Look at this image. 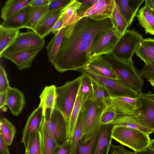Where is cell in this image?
Listing matches in <instances>:
<instances>
[{"instance_id":"obj_40","label":"cell","mask_w":154,"mask_h":154,"mask_svg":"<svg viewBox=\"0 0 154 154\" xmlns=\"http://www.w3.org/2000/svg\"><path fill=\"white\" fill-rule=\"evenodd\" d=\"M139 72L142 77L147 81L154 80V64H145Z\"/></svg>"},{"instance_id":"obj_23","label":"cell","mask_w":154,"mask_h":154,"mask_svg":"<svg viewBox=\"0 0 154 154\" xmlns=\"http://www.w3.org/2000/svg\"><path fill=\"white\" fill-rule=\"evenodd\" d=\"M56 87L54 85L46 86L40 95L39 106L42 108L44 116L47 109L55 108L57 97Z\"/></svg>"},{"instance_id":"obj_26","label":"cell","mask_w":154,"mask_h":154,"mask_svg":"<svg viewBox=\"0 0 154 154\" xmlns=\"http://www.w3.org/2000/svg\"><path fill=\"white\" fill-rule=\"evenodd\" d=\"M31 0H8L1 10V18L5 20L29 5Z\"/></svg>"},{"instance_id":"obj_17","label":"cell","mask_w":154,"mask_h":154,"mask_svg":"<svg viewBox=\"0 0 154 154\" xmlns=\"http://www.w3.org/2000/svg\"><path fill=\"white\" fill-rule=\"evenodd\" d=\"M144 0H115L121 14L128 23L131 25Z\"/></svg>"},{"instance_id":"obj_34","label":"cell","mask_w":154,"mask_h":154,"mask_svg":"<svg viewBox=\"0 0 154 154\" xmlns=\"http://www.w3.org/2000/svg\"><path fill=\"white\" fill-rule=\"evenodd\" d=\"M110 18L113 27L122 36L128 28V26L120 13L115 1L113 12Z\"/></svg>"},{"instance_id":"obj_44","label":"cell","mask_w":154,"mask_h":154,"mask_svg":"<svg viewBox=\"0 0 154 154\" xmlns=\"http://www.w3.org/2000/svg\"><path fill=\"white\" fill-rule=\"evenodd\" d=\"M82 4L77 11L78 15L87 11L97 1L96 0H79Z\"/></svg>"},{"instance_id":"obj_11","label":"cell","mask_w":154,"mask_h":154,"mask_svg":"<svg viewBox=\"0 0 154 154\" xmlns=\"http://www.w3.org/2000/svg\"><path fill=\"white\" fill-rule=\"evenodd\" d=\"M45 43L44 38L34 31L19 33L13 42L0 56L23 49L44 47Z\"/></svg>"},{"instance_id":"obj_3","label":"cell","mask_w":154,"mask_h":154,"mask_svg":"<svg viewBox=\"0 0 154 154\" xmlns=\"http://www.w3.org/2000/svg\"><path fill=\"white\" fill-rule=\"evenodd\" d=\"M149 135L137 130L114 125L110 134L112 139L134 152L143 151L146 148L151 140Z\"/></svg>"},{"instance_id":"obj_42","label":"cell","mask_w":154,"mask_h":154,"mask_svg":"<svg viewBox=\"0 0 154 154\" xmlns=\"http://www.w3.org/2000/svg\"><path fill=\"white\" fill-rule=\"evenodd\" d=\"M71 0H50L48 5V11L58 10L65 8Z\"/></svg>"},{"instance_id":"obj_49","label":"cell","mask_w":154,"mask_h":154,"mask_svg":"<svg viewBox=\"0 0 154 154\" xmlns=\"http://www.w3.org/2000/svg\"><path fill=\"white\" fill-rule=\"evenodd\" d=\"M8 145L0 135V154H10Z\"/></svg>"},{"instance_id":"obj_47","label":"cell","mask_w":154,"mask_h":154,"mask_svg":"<svg viewBox=\"0 0 154 154\" xmlns=\"http://www.w3.org/2000/svg\"><path fill=\"white\" fill-rule=\"evenodd\" d=\"M50 0H31L29 5L32 7H38L48 5Z\"/></svg>"},{"instance_id":"obj_54","label":"cell","mask_w":154,"mask_h":154,"mask_svg":"<svg viewBox=\"0 0 154 154\" xmlns=\"http://www.w3.org/2000/svg\"><path fill=\"white\" fill-rule=\"evenodd\" d=\"M110 154H118L117 153L114 151H111Z\"/></svg>"},{"instance_id":"obj_7","label":"cell","mask_w":154,"mask_h":154,"mask_svg":"<svg viewBox=\"0 0 154 154\" xmlns=\"http://www.w3.org/2000/svg\"><path fill=\"white\" fill-rule=\"evenodd\" d=\"M42 124L58 146L68 140V123L63 114L55 108L46 110Z\"/></svg>"},{"instance_id":"obj_1","label":"cell","mask_w":154,"mask_h":154,"mask_svg":"<svg viewBox=\"0 0 154 154\" xmlns=\"http://www.w3.org/2000/svg\"><path fill=\"white\" fill-rule=\"evenodd\" d=\"M112 27L108 18L101 20L88 17L66 27L62 42L52 64L60 73L76 70L87 65L92 59L91 50L94 41L100 32Z\"/></svg>"},{"instance_id":"obj_33","label":"cell","mask_w":154,"mask_h":154,"mask_svg":"<svg viewBox=\"0 0 154 154\" xmlns=\"http://www.w3.org/2000/svg\"><path fill=\"white\" fill-rule=\"evenodd\" d=\"M41 132L42 137V154H54L58 146L54 140L46 130L42 122Z\"/></svg>"},{"instance_id":"obj_35","label":"cell","mask_w":154,"mask_h":154,"mask_svg":"<svg viewBox=\"0 0 154 154\" xmlns=\"http://www.w3.org/2000/svg\"><path fill=\"white\" fill-rule=\"evenodd\" d=\"M25 152L27 154H42L41 131L35 133L32 136Z\"/></svg>"},{"instance_id":"obj_31","label":"cell","mask_w":154,"mask_h":154,"mask_svg":"<svg viewBox=\"0 0 154 154\" xmlns=\"http://www.w3.org/2000/svg\"><path fill=\"white\" fill-rule=\"evenodd\" d=\"M0 125V135L8 146L11 145L16 133L15 126L4 117L1 119Z\"/></svg>"},{"instance_id":"obj_18","label":"cell","mask_w":154,"mask_h":154,"mask_svg":"<svg viewBox=\"0 0 154 154\" xmlns=\"http://www.w3.org/2000/svg\"><path fill=\"white\" fill-rule=\"evenodd\" d=\"M114 125L111 124L100 126L93 154H108L112 143L111 130Z\"/></svg>"},{"instance_id":"obj_20","label":"cell","mask_w":154,"mask_h":154,"mask_svg":"<svg viewBox=\"0 0 154 154\" xmlns=\"http://www.w3.org/2000/svg\"><path fill=\"white\" fill-rule=\"evenodd\" d=\"M135 53L145 64H154V39H143L139 43Z\"/></svg>"},{"instance_id":"obj_55","label":"cell","mask_w":154,"mask_h":154,"mask_svg":"<svg viewBox=\"0 0 154 154\" xmlns=\"http://www.w3.org/2000/svg\"><path fill=\"white\" fill-rule=\"evenodd\" d=\"M150 9V8H149ZM150 11L152 13V14L153 15V16H154V11L151 10L150 9Z\"/></svg>"},{"instance_id":"obj_24","label":"cell","mask_w":154,"mask_h":154,"mask_svg":"<svg viewBox=\"0 0 154 154\" xmlns=\"http://www.w3.org/2000/svg\"><path fill=\"white\" fill-rule=\"evenodd\" d=\"M81 4L79 0H71L64 8L61 16L63 21V27L73 24L82 18L77 13Z\"/></svg>"},{"instance_id":"obj_6","label":"cell","mask_w":154,"mask_h":154,"mask_svg":"<svg viewBox=\"0 0 154 154\" xmlns=\"http://www.w3.org/2000/svg\"><path fill=\"white\" fill-rule=\"evenodd\" d=\"M105 106L103 102L87 101L82 109L83 112V134L80 142H87L100 126V119Z\"/></svg>"},{"instance_id":"obj_36","label":"cell","mask_w":154,"mask_h":154,"mask_svg":"<svg viewBox=\"0 0 154 154\" xmlns=\"http://www.w3.org/2000/svg\"><path fill=\"white\" fill-rule=\"evenodd\" d=\"M80 90L82 94V107L87 101L91 99L93 88L91 79L88 76L82 74Z\"/></svg>"},{"instance_id":"obj_45","label":"cell","mask_w":154,"mask_h":154,"mask_svg":"<svg viewBox=\"0 0 154 154\" xmlns=\"http://www.w3.org/2000/svg\"><path fill=\"white\" fill-rule=\"evenodd\" d=\"M71 143L68 140L61 146H57L54 154H69Z\"/></svg>"},{"instance_id":"obj_37","label":"cell","mask_w":154,"mask_h":154,"mask_svg":"<svg viewBox=\"0 0 154 154\" xmlns=\"http://www.w3.org/2000/svg\"><path fill=\"white\" fill-rule=\"evenodd\" d=\"M91 80L93 88L92 100L97 102H103L105 98L110 96L104 88L93 80L91 79Z\"/></svg>"},{"instance_id":"obj_27","label":"cell","mask_w":154,"mask_h":154,"mask_svg":"<svg viewBox=\"0 0 154 154\" xmlns=\"http://www.w3.org/2000/svg\"><path fill=\"white\" fill-rule=\"evenodd\" d=\"M19 30L0 25V56L13 42L20 33Z\"/></svg>"},{"instance_id":"obj_30","label":"cell","mask_w":154,"mask_h":154,"mask_svg":"<svg viewBox=\"0 0 154 154\" xmlns=\"http://www.w3.org/2000/svg\"><path fill=\"white\" fill-rule=\"evenodd\" d=\"M82 107V96L80 88L68 124L67 136L71 143L73 136L77 119Z\"/></svg>"},{"instance_id":"obj_48","label":"cell","mask_w":154,"mask_h":154,"mask_svg":"<svg viewBox=\"0 0 154 154\" xmlns=\"http://www.w3.org/2000/svg\"><path fill=\"white\" fill-rule=\"evenodd\" d=\"M63 26V20L61 17L54 24L51 29L50 33H52L53 34H56L62 28Z\"/></svg>"},{"instance_id":"obj_46","label":"cell","mask_w":154,"mask_h":154,"mask_svg":"<svg viewBox=\"0 0 154 154\" xmlns=\"http://www.w3.org/2000/svg\"><path fill=\"white\" fill-rule=\"evenodd\" d=\"M134 154H154V139L151 140L146 148L143 150L134 152Z\"/></svg>"},{"instance_id":"obj_22","label":"cell","mask_w":154,"mask_h":154,"mask_svg":"<svg viewBox=\"0 0 154 154\" xmlns=\"http://www.w3.org/2000/svg\"><path fill=\"white\" fill-rule=\"evenodd\" d=\"M146 34L154 35V16L146 3L138 11L136 16Z\"/></svg>"},{"instance_id":"obj_2","label":"cell","mask_w":154,"mask_h":154,"mask_svg":"<svg viewBox=\"0 0 154 154\" xmlns=\"http://www.w3.org/2000/svg\"><path fill=\"white\" fill-rule=\"evenodd\" d=\"M99 57L114 71L119 80L131 86L138 95L142 93L143 79L139 71L134 66L132 60L120 59L110 53Z\"/></svg>"},{"instance_id":"obj_39","label":"cell","mask_w":154,"mask_h":154,"mask_svg":"<svg viewBox=\"0 0 154 154\" xmlns=\"http://www.w3.org/2000/svg\"><path fill=\"white\" fill-rule=\"evenodd\" d=\"M116 112L113 109L105 106L101 117L100 125L112 124L116 118Z\"/></svg>"},{"instance_id":"obj_19","label":"cell","mask_w":154,"mask_h":154,"mask_svg":"<svg viewBox=\"0 0 154 154\" xmlns=\"http://www.w3.org/2000/svg\"><path fill=\"white\" fill-rule=\"evenodd\" d=\"M6 105L14 116H17L21 113L25 104L24 95L18 89L11 87L7 91Z\"/></svg>"},{"instance_id":"obj_29","label":"cell","mask_w":154,"mask_h":154,"mask_svg":"<svg viewBox=\"0 0 154 154\" xmlns=\"http://www.w3.org/2000/svg\"><path fill=\"white\" fill-rule=\"evenodd\" d=\"M66 27H63L55 34L47 45L46 49L48 61L54 63L59 52L64 36Z\"/></svg>"},{"instance_id":"obj_9","label":"cell","mask_w":154,"mask_h":154,"mask_svg":"<svg viewBox=\"0 0 154 154\" xmlns=\"http://www.w3.org/2000/svg\"><path fill=\"white\" fill-rule=\"evenodd\" d=\"M143 39L142 35L135 29H127L110 54L120 59L132 60L133 54Z\"/></svg>"},{"instance_id":"obj_21","label":"cell","mask_w":154,"mask_h":154,"mask_svg":"<svg viewBox=\"0 0 154 154\" xmlns=\"http://www.w3.org/2000/svg\"><path fill=\"white\" fill-rule=\"evenodd\" d=\"M86 65L92 71L97 75L118 80V77L114 71L100 57L92 59Z\"/></svg>"},{"instance_id":"obj_10","label":"cell","mask_w":154,"mask_h":154,"mask_svg":"<svg viewBox=\"0 0 154 154\" xmlns=\"http://www.w3.org/2000/svg\"><path fill=\"white\" fill-rule=\"evenodd\" d=\"M121 36L113 27L100 33L94 38L92 45V59L111 53Z\"/></svg>"},{"instance_id":"obj_51","label":"cell","mask_w":154,"mask_h":154,"mask_svg":"<svg viewBox=\"0 0 154 154\" xmlns=\"http://www.w3.org/2000/svg\"><path fill=\"white\" fill-rule=\"evenodd\" d=\"M138 97L145 98L154 102V94L150 92H148L146 94L142 93L138 95Z\"/></svg>"},{"instance_id":"obj_28","label":"cell","mask_w":154,"mask_h":154,"mask_svg":"<svg viewBox=\"0 0 154 154\" xmlns=\"http://www.w3.org/2000/svg\"><path fill=\"white\" fill-rule=\"evenodd\" d=\"M48 5L38 7L30 6L26 22L23 28H27L34 31L40 20L48 11Z\"/></svg>"},{"instance_id":"obj_5","label":"cell","mask_w":154,"mask_h":154,"mask_svg":"<svg viewBox=\"0 0 154 154\" xmlns=\"http://www.w3.org/2000/svg\"><path fill=\"white\" fill-rule=\"evenodd\" d=\"M82 75L63 85L56 87L55 108L63 115L68 124L81 82Z\"/></svg>"},{"instance_id":"obj_53","label":"cell","mask_w":154,"mask_h":154,"mask_svg":"<svg viewBox=\"0 0 154 154\" xmlns=\"http://www.w3.org/2000/svg\"><path fill=\"white\" fill-rule=\"evenodd\" d=\"M149 82L154 88V80L150 81Z\"/></svg>"},{"instance_id":"obj_25","label":"cell","mask_w":154,"mask_h":154,"mask_svg":"<svg viewBox=\"0 0 154 154\" xmlns=\"http://www.w3.org/2000/svg\"><path fill=\"white\" fill-rule=\"evenodd\" d=\"M30 8L29 5L7 19L3 20L1 25L5 27L18 29L23 28L26 22Z\"/></svg>"},{"instance_id":"obj_8","label":"cell","mask_w":154,"mask_h":154,"mask_svg":"<svg viewBox=\"0 0 154 154\" xmlns=\"http://www.w3.org/2000/svg\"><path fill=\"white\" fill-rule=\"evenodd\" d=\"M77 71L85 75L104 88L110 96L126 97L136 98L138 97L137 92L127 84L119 80L101 76L92 71L86 65Z\"/></svg>"},{"instance_id":"obj_56","label":"cell","mask_w":154,"mask_h":154,"mask_svg":"<svg viewBox=\"0 0 154 154\" xmlns=\"http://www.w3.org/2000/svg\"><path fill=\"white\" fill-rule=\"evenodd\" d=\"M25 154H27V153L26 152H25Z\"/></svg>"},{"instance_id":"obj_13","label":"cell","mask_w":154,"mask_h":154,"mask_svg":"<svg viewBox=\"0 0 154 154\" xmlns=\"http://www.w3.org/2000/svg\"><path fill=\"white\" fill-rule=\"evenodd\" d=\"M44 47L23 49L2 55L0 57L7 59L14 63L20 70L30 68L32 62Z\"/></svg>"},{"instance_id":"obj_14","label":"cell","mask_w":154,"mask_h":154,"mask_svg":"<svg viewBox=\"0 0 154 154\" xmlns=\"http://www.w3.org/2000/svg\"><path fill=\"white\" fill-rule=\"evenodd\" d=\"M43 117L42 108L38 106L28 117L23 131L21 141L24 146L25 150L27 148L32 136L35 133L41 131Z\"/></svg>"},{"instance_id":"obj_32","label":"cell","mask_w":154,"mask_h":154,"mask_svg":"<svg viewBox=\"0 0 154 154\" xmlns=\"http://www.w3.org/2000/svg\"><path fill=\"white\" fill-rule=\"evenodd\" d=\"M83 112L81 109L79 114L71 142L69 154H77L78 147L83 134Z\"/></svg>"},{"instance_id":"obj_50","label":"cell","mask_w":154,"mask_h":154,"mask_svg":"<svg viewBox=\"0 0 154 154\" xmlns=\"http://www.w3.org/2000/svg\"><path fill=\"white\" fill-rule=\"evenodd\" d=\"M7 92V91L0 93V108H2L6 105Z\"/></svg>"},{"instance_id":"obj_38","label":"cell","mask_w":154,"mask_h":154,"mask_svg":"<svg viewBox=\"0 0 154 154\" xmlns=\"http://www.w3.org/2000/svg\"><path fill=\"white\" fill-rule=\"evenodd\" d=\"M99 128L87 142L82 144L80 141L78 147L77 154H93Z\"/></svg>"},{"instance_id":"obj_15","label":"cell","mask_w":154,"mask_h":154,"mask_svg":"<svg viewBox=\"0 0 154 154\" xmlns=\"http://www.w3.org/2000/svg\"><path fill=\"white\" fill-rule=\"evenodd\" d=\"M115 4V0H98L87 11L78 15L81 18L88 17L97 20L110 18Z\"/></svg>"},{"instance_id":"obj_4","label":"cell","mask_w":154,"mask_h":154,"mask_svg":"<svg viewBox=\"0 0 154 154\" xmlns=\"http://www.w3.org/2000/svg\"><path fill=\"white\" fill-rule=\"evenodd\" d=\"M140 106L130 113L117 115L112 123L121 122L133 123L154 132V102L139 97Z\"/></svg>"},{"instance_id":"obj_16","label":"cell","mask_w":154,"mask_h":154,"mask_svg":"<svg viewBox=\"0 0 154 154\" xmlns=\"http://www.w3.org/2000/svg\"><path fill=\"white\" fill-rule=\"evenodd\" d=\"M64 8L48 11L39 22L34 32L43 38L50 34L51 30L60 17Z\"/></svg>"},{"instance_id":"obj_52","label":"cell","mask_w":154,"mask_h":154,"mask_svg":"<svg viewBox=\"0 0 154 154\" xmlns=\"http://www.w3.org/2000/svg\"><path fill=\"white\" fill-rule=\"evenodd\" d=\"M149 8L152 10L154 11V0H145Z\"/></svg>"},{"instance_id":"obj_43","label":"cell","mask_w":154,"mask_h":154,"mask_svg":"<svg viewBox=\"0 0 154 154\" xmlns=\"http://www.w3.org/2000/svg\"><path fill=\"white\" fill-rule=\"evenodd\" d=\"M114 125L137 130L149 134L153 132L152 131L148 129L135 123L130 122H121Z\"/></svg>"},{"instance_id":"obj_12","label":"cell","mask_w":154,"mask_h":154,"mask_svg":"<svg viewBox=\"0 0 154 154\" xmlns=\"http://www.w3.org/2000/svg\"><path fill=\"white\" fill-rule=\"evenodd\" d=\"M103 102L105 106L113 109L116 115L130 113L140 106L138 97L134 98L126 97H110L105 98Z\"/></svg>"},{"instance_id":"obj_41","label":"cell","mask_w":154,"mask_h":154,"mask_svg":"<svg viewBox=\"0 0 154 154\" xmlns=\"http://www.w3.org/2000/svg\"><path fill=\"white\" fill-rule=\"evenodd\" d=\"M7 74L4 67L0 65V93L7 91L10 88Z\"/></svg>"}]
</instances>
